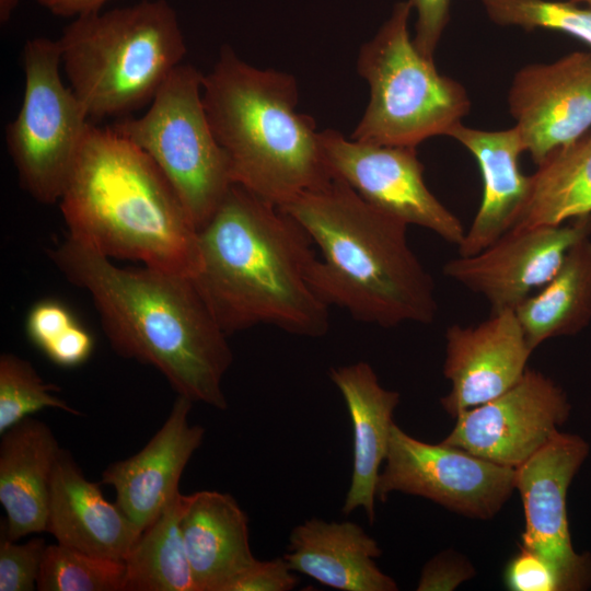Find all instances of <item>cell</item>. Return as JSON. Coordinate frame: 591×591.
I'll return each instance as SVG.
<instances>
[{
  "instance_id": "obj_5",
  "label": "cell",
  "mask_w": 591,
  "mask_h": 591,
  "mask_svg": "<svg viewBox=\"0 0 591 591\" xmlns=\"http://www.w3.org/2000/svg\"><path fill=\"white\" fill-rule=\"evenodd\" d=\"M202 102L233 184L281 207L333 177L313 117L297 111L293 76L223 46L204 74Z\"/></svg>"
},
{
  "instance_id": "obj_16",
  "label": "cell",
  "mask_w": 591,
  "mask_h": 591,
  "mask_svg": "<svg viewBox=\"0 0 591 591\" xmlns=\"http://www.w3.org/2000/svg\"><path fill=\"white\" fill-rule=\"evenodd\" d=\"M532 352L513 310L490 313L474 326L452 324L443 362L451 389L441 406L454 418L501 395L523 376Z\"/></svg>"
},
{
  "instance_id": "obj_8",
  "label": "cell",
  "mask_w": 591,
  "mask_h": 591,
  "mask_svg": "<svg viewBox=\"0 0 591 591\" xmlns=\"http://www.w3.org/2000/svg\"><path fill=\"white\" fill-rule=\"evenodd\" d=\"M202 82L197 68L179 63L142 116L111 126L155 162L198 230L233 184L228 158L205 111Z\"/></svg>"
},
{
  "instance_id": "obj_22",
  "label": "cell",
  "mask_w": 591,
  "mask_h": 591,
  "mask_svg": "<svg viewBox=\"0 0 591 591\" xmlns=\"http://www.w3.org/2000/svg\"><path fill=\"white\" fill-rule=\"evenodd\" d=\"M61 448L47 424L26 417L1 433L0 502L5 537L46 532L54 470Z\"/></svg>"
},
{
  "instance_id": "obj_13",
  "label": "cell",
  "mask_w": 591,
  "mask_h": 591,
  "mask_svg": "<svg viewBox=\"0 0 591 591\" xmlns=\"http://www.w3.org/2000/svg\"><path fill=\"white\" fill-rule=\"evenodd\" d=\"M589 451L581 436L559 431L515 468V489L524 512L521 545L555 566L565 591L591 587V556L573 548L567 513L569 486Z\"/></svg>"
},
{
  "instance_id": "obj_36",
  "label": "cell",
  "mask_w": 591,
  "mask_h": 591,
  "mask_svg": "<svg viewBox=\"0 0 591 591\" xmlns=\"http://www.w3.org/2000/svg\"><path fill=\"white\" fill-rule=\"evenodd\" d=\"M107 0H36V2L57 16L80 18L101 11Z\"/></svg>"
},
{
  "instance_id": "obj_4",
  "label": "cell",
  "mask_w": 591,
  "mask_h": 591,
  "mask_svg": "<svg viewBox=\"0 0 591 591\" xmlns=\"http://www.w3.org/2000/svg\"><path fill=\"white\" fill-rule=\"evenodd\" d=\"M68 235L112 258L194 277L198 229L176 190L138 146L89 123L62 194Z\"/></svg>"
},
{
  "instance_id": "obj_1",
  "label": "cell",
  "mask_w": 591,
  "mask_h": 591,
  "mask_svg": "<svg viewBox=\"0 0 591 591\" xmlns=\"http://www.w3.org/2000/svg\"><path fill=\"white\" fill-rule=\"evenodd\" d=\"M48 254L90 294L118 355L157 368L177 395L227 409L222 379L233 354L193 277L118 267L69 235Z\"/></svg>"
},
{
  "instance_id": "obj_32",
  "label": "cell",
  "mask_w": 591,
  "mask_h": 591,
  "mask_svg": "<svg viewBox=\"0 0 591 591\" xmlns=\"http://www.w3.org/2000/svg\"><path fill=\"white\" fill-rule=\"evenodd\" d=\"M503 580L511 591H565L553 564L538 553L520 545L506 566Z\"/></svg>"
},
{
  "instance_id": "obj_24",
  "label": "cell",
  "mask_w": 591,
  "mask_h": 591,
  "mask_svg": "<svg viewBox=\"0 0 591 591\" xmlns=\"http://www.w3.org/2000/svg\"><path fill=\"white\" fill-rule=\"evenodd\" d=\"M526 341L534 351L547 339L581 332L591 321V240L567 252L554 277L515 310Z\"/></svg>"
},
{
  "instance_id": "obj_19",
  "label": "cell",
  "mask_w": 591,
  "mask_h": 591,
  "mask_svg": "<svg viewBox=\"0 0 591 591\" xmlns=\"http://www.w3.org/2000/svg\"><path fill=\"white\" fill-rule=\"evenodd\" d=\"M448 137L474 155L484 184L479 208L457 246L459 255L467 256L496 242L521 216L530 192V176L523 175L519 166L525 149L515 126L489 131L461 123Z\"/></svg>"
},
{
  "instance_id": "obj_21",
  "label": "cell",
  "mask_w": 591,
  "mask_h": 591,
  "mask_svg": "<svg viewBox=\"0 0 591 591\" xmlns=\"http://www.w3.org/2000/svg\"><path fill=\"white\" fill-rule=\"evenodd\" d=\"M382 551L358 523L310 518L294 526L282 556L291 570L340 591H396L375 563Z\"/></svg>"
},
{
  "instance_id": "obj_26",
  "label": "cell",
  "mask_w": 591,
  "mask_h": 591,
  "mask_svg": "<svg viewBox=\"0 0 591 591\" xmlns=\"http://www.w3.org/2000/svg\"><path fill=\"white\" fill-rule=\"evenodd\" d=\"M185 498L179 494L140 533L124 560L123 591H198L181 526Z\"/></svg>"
},
{
  "instance_id": "obj_35",
  "label": "cell",
  "mask_w": 591,
  "mask_h": 591,
  "mask_svg": "<svg viewBox=\"0 0 591 591\" xmlns=\"http://www.w3.org/2000/svg\"><path fill=\"white\" fill-rule=\"evenodd\" d=\"M416 12L413 42L418 51L433 60L436 49L450 20L452 0H408Z\"/></svg>"
},
{
  "instance_id": "obj_10",
  "label": "cell",
  "mask_w": 591,
  "mask_h": 591,
  "mask_svg": "<svg viewBox=\"0 0 591 591\" xmlns=\"http://www.w3.org/2000/svg\"><path fill=\"white\" fill-rule=\"evenodd\" d=\"M515 490V470L463 449L418 440L394 424L376 499L419 496L472 519L494 518Z\"/></svg>"
},
{
  "instance_id": "obj_27",
  "label": "cell",
  "mask_w": 591,
  "mask_h": 591,
  "mask_svg": "<svg viewBox=\"0 0 591 591\" xmlns=\"http://www.w3.org/2000/svg\"><path fill=\"white\" fill-rule=\"evenodd\" d=\"M124 561L94 556L61 544H47L36 589L39 591H123Z\"/></svg>"
},
{
  "instance_id": "obj_3",
  "label": "cell",
  "mask_w": 591,
  "mask_h": 591,
  "mask_svg": "<svg viewBox=\"0 0 591 591\" xmlns=\"http://www.w3.org/2000/svg\"><path fill=\"white\" fill-rule=\"evenodd\" d=\"M280 208L321 252L310 282L328 306L381 327L433 322L434 282L407 242V224L334 176Z\"/></svg>"
},
{
  "instance_id": "obj_25",
  "label": "cell",
  "mask_w": 591,
  "mask_h": 591,
  "mask_svg": "<svg viewBox=\"0 0 591 591\" xmlns=\"http://www.w3.org/2000/svg\"><path fill=\"white\" fill-rule=\"evenodd\" d=\"M588 215H591V131L556 149L537 165L530 176L524 208L511 229L558 225Z\"/></svg>"
},
{
  "instance_id": "obj_2",
  "label": "cell",
  "mask_w": 591,
  "mask_h": 591,
  "mask_svg": "<svg viewBox=\"0 0 591 591\" xmlns=\"http://www.w3.org/2000/svg\"><path fill=\"white\" fill-rule=\"evenodd\" d=\"M312 244L279 206L231 185L198 230L193 277L227 335L259 324L306 337L327 333L329 306L310 282Z\"/></svg>"
},
{
  "instance_id": "obj_33",
  "label": "cell",
  "mask_w": 591,
  "mask_h": 591,
  "mask_svg": "<svg viewBox=\"0 0 591 591\" xmlns=\"http://www.w3.org/2000/svg\"><path fill=\"white\" fill-rule=\"evenodd\" d=\"M475 575L476 569L465 555L454 549H445L425 564L416 590L453 591Z\"/></svg>"
},
{
  "instance_id": "obj_38",
  "label": "cell",
  "mask_w": 591,
  "mask_h": 591,
  "mask_svg": "<svg viewBox=\"0 0 591 591\" xmlns=\"http://www.w3.org/2000/svg\"><path fill=\"white\" fill-rule=\"evenodd\" d=\"M575 3H586L589 8H591V0H569Z\"/></svg>"
},
{
  "instance_id": "obj_7",
  "label": "cell",
  "mask_w": 591,
  "mask_h": 591,
  "mask_svg": "<svg viewBox=\"0 0 591 591\" xmlns=\"http://www.w3.org/2000/svg\"><path fill=\"white\" fill-rule=\"evenodd\" d=\"M408 0L396 2L376 34L358 54L357 71L370 99L351 139L380 146L415 147L448 136L471 111L466 89L424 57L408 31Z\"/></svg>"
},
{
  "instance_id": "obj_31",
  "label": "cell",
  "mask_w": 591,
  "mask_h": 591,
  "mask_svg": "<svg viewBox=\"0 0 591 591\" xmlns=\"http://www.w3.org/2000/svg\"><path fill=\"white\" fill-rule=\"evenodd\" d=\"M47 544L36 536L25 543H16L1 535L0 541V591H33Z\"/></svg>"
},
{
  "instance_id": "obj_28",
  "label": "cell",
  "mask_w": 591,
  "mask_h": 591,
  "mask_svg": "<svg viewBox=\"0 0 591 591\" xmlns=\"http://www.w3.org/2000/svg\"><path fill=\"white\" fill-rule=\"evenodd\" d=\"M26 333L55 364L74 368L84 363L94 349V338L69 308L55 299L35 303L26 318Z\"/></svg>"
},
{
  "instance_id": "obj_37",
  "label": "cell",
  "mask_w": 591,
  "mask_h": 591,
  "mask_svg": "<svg viewBox=\"0 0 591 591\" xmlns=\"http://www.w3.org/2000/svg\"><path fill=\"white\" fill-rule=\"evenodd\" d=\"M19 4V0H0V22L5 24L9 22L13 11Z\"/></svg>"
},
{
  "instance_id": "obj_18",
  "label": "cell",
  "mask_w": 591,
  "mask_h": 591,
  "mask_svg": "<svg viewBox=\"0 0 591 591\" xmlns=\"http://www.w3.org/2000/svg\"><path fill=\"white\" fill-rule=\"evenodd\" d=\"M100 485L89 480L62 449L50 484L46 532L58 544L124 561L140 532L115 501L104 497Z\"/></svg>"
},
{
  "instance_id": "obj_15",
  "label": "cell",
  "mask_w": 591,
  "mask_h": 591,
  "mask_svg": "<svg viewBox=\"0 0 591 591\" xmlns=\"http://www.w3.org/2000/svg\"><path fill=\"white\" fill-rule=\"evenodd\" d=\"M509 112L525 152L541 164L591 128V53L573 51L522 67L508 91Z\"/></svg>"
},
{
  "instance_id": "obj_23",
  "label": "cell",
  "mask_w": 591,
  "mask_h": 591,
  "mask_svg": "<svg viewBox=\"0 0 591 591\" xmlns=\"http://www.w3.org/2000/svg\"><path fill=\"white\" fill-rule=\"evenodd\" d=\"M181 526L198 591H227L256 560L248 518L230 494L200 490L186 495Z\"/></svg>"
},
{
  "instance_id": "obj_12",
  "label": "cell",
  "mask_w": 591,
  "mask_h": 591,
  "mask_svg": "<svg viewBox=\"0 0 591 591\" xmlns=\"http://www.w3.org/2000/svg\"><path fill=\"white\" fill-rule=\"evenodd\" d=\"M570 413L566 392L528 368L508 391L455 416L441 442L515 470L560 431Z\"/></svg>"
},
{
  "instance_id": "obj_20",
  "label": "cell",
  "mask_w": 591,
  "mask_h": 591,
  "mask_svg": "<svg viewBox=\"0 0 591 591\" xmlns=\"http://www.w3.org/2000/svg\"><path fill=\"white\" fill-rule=\"evenodd\" d=\"M329 378L340 391L352 424V475L343 512L349 514L360 508L372 524L378 479L401 395L383 387L372 367L363 361L332 368Z\"/></svg>"
},
{
  "instance_id": "obj_6",
  "label": "cell",
  "mask_w": 591,
  "mask_h": 591,
  "mask_svg": "<svg viewBox=\"0 0 591 591\" xmlns=\"http://www.w3.org/2000/svg\"><path fill=\"white\" fill-rule=\"evenodd\" d=\"M57 40L69 86L89 118L123 116L151 103L186 54L166 0L77 18Z\"/></svg>"
},
{
  "instance_id": "obj_9",
  "label": "cell",
  "mask_w": 591,
  "mask_h": 591,
  "mask_svg": "<svg viewBox=\"0 0 591 591\" xmlns=\"http://www.w3.org/2000/svg\"><path fill=\"white\" fill-rule=\"evenodd\" d=\"M25 88L5 142L21 187L36 201H59L78 155L89 116L61 76L58 40L28 39L22 50Z\"/></svg>"
},
{
  "instance_id": "obj_11",
  "label": "cell",
  "mask_w": 591,
  "mask_h": 591,
  "mask_svg": "<svg viewBox=\"0 0 591 591\" xmlns=\"http://www.w3.org/2000/svg\"><path fill=\"white\" fill-rule=\"evenodd\" d=\"M320 140L332 176L364 200L404 222L430 230L459 246L465 231L459 218L427 187L415 147L380 146L325 129Z\"/></svg>"
},
{
  "instance_id": "obj_17",
  "label": "cell",
  "mask_w": 591,
  "mask_h": 591,
  "mask_svg": "<svg viewBox=\"0 0 591 591\" xmlns=\"http://www.w3.org/2000/svg\"><path fill=\"white\" fill-rule=\"evenodd\" d=\"M193 402L177 395L162 427L136 454L109 464L101 485L141 533L179 494V480L200 447L205 428L189 422Z\"/></svg>"
},
{
  "instance_id": "obj_29",
  "label": "cell",
  "mask_w": 591,
  "mask_h": 591,
  "mask_svg": "<svg viewBox=\"0 0 591 591\" xmlns=\"http://www.w3.org/2000/svg\"><path fill=\"white\" fill-rule=\"evenodd\" d=\"M59 387L46 383L27 360L4 352L0 356V434L44 408L81 415L55 395Z\"/></svg>"
},
{
  "instance_id": "obj_34",
  "label": "cell",
  "mask_w": 591,
  "mask_h": 591,
  "mask_svg": "<svg viewBox=\"0 0 591 591\" xmlns=\"http://www.w3.org/2000/svg\"><path fill=\"white\" fill-rule=\"evenodd\" d=\"M283 557L256 559L228 586L227 591H289L299 579Z\"/></svg>"
},
{
  "instance_id": "obj_14",
  "label": "cell",
  "mask_w": 591,
  "mask_h": 591,
  "mask_svg": "<svg viewBox=\"0 0 591 591\" xmlns=\"http://www.w3.org/2000/svg\"><path fill=\"white\" fill-rule=\"evenodd\" d=\"M591 235V215L558 225L511 229L483 251L459 255L443 274L482 294L491 313L515 310L557 273L567 252Z\"/></svg>"
},
{
  "instance_id": "obj_30",
  "label": "cell",
  "mask_w": 591,
  "mask_h": 591,
  "mask_svg": "<svg viewBox=\"0 0 591 591\" xmlns=\"http://www.w3.org/2000/svg\"><path fill=\"white\" fill-rule=\"evenodd\" d=\"M482 4L495 24L558 31L591 48V8L554 0H482Z\"/></svg>"
}]
</instances>
